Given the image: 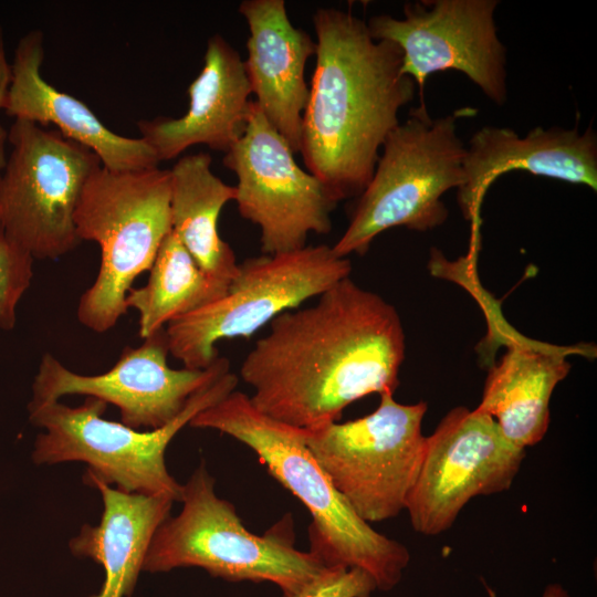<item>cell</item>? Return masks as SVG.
<instances>
[{
	"label": "cell",
	"mask_w": 597,
	"mask_h": 597,
	"mask_svg": "<svg viewBox=\"0 0 597 597\" xmlns=\"http://www.w3.org/2000/svg\"><path fill=\"white\" fill-rule=\"evenodd\" d=\"M404 358L396 308L348 276L315 304L275 317L244 357L240 376L260 412L312 430L337 422L360 398L394 394Z\"/></svg>",
	"instance_id": "1"
},
{
	"label": "cell",
	"mask_w": 597,
	"mask_h": 597,
	"mask_svg": "<svg viewBox=\"0 0 597 597\" xmlns=\"http://www.w3.org/2000/svg\"><path fill=\"white\" fill-rule=\"evenodd\" d=\"M313 24L316 63L298 153L338 203L365 190L416 83L401 72V50L374 40L352 12L320 8Z\"/></svg>",
	"instance_id": "2"
},
{
	"label": "cell",
	"mask_w": 597,
	"mask_h": 597,
	"mask_svg": "<svg viewBox=\"0 0 597 597\" xmlns=\"http://www.w3.org/2000/svg\"><path fill=\"white\" fill-rule=\"evenodd\" d=\"M189 426L226 433L256 453L312 514L311 551L328 566L360 568L383 591L398 585L410 559L407 547L356 514L308 450L304 429L260 412L239 390L198 412Z\"/></svg>",
	"instance_id": "3"
},
{
	"label": "cell",
	"mask_w": 597,
	"mask_h": 597,
	"mask_svg": "<svg viewBox=\"0 0 597 597\" xmlns=\"http://www.w3.org/2000/svg\"><path fill=\"white\" fill-rule=\"evenodd\" d=\"M214 482L202 460L182 484L180 513L156 530L143 570L201 567L229 582L273 583L290 597L328 567L313 551L294 547L290 515L264 535L249 532L235 507L217 496Z\"/></svg>",
	"instance_id": "4"
},
{
	"label": "cell",
	"mask_w": 597,
	"mask_h": 597,
	"mask_svg": "<svg viewBox=\"0 0 597 597\" xmlns=\"http://www.w3.org/2000/svg\"><path fill=\"white\" fill-rule=\"evenodd\" d=\"M170 170L158 167L114 171L102 165L88 177L74 213L77 238L94 241L101 263L81 296L77 318L95 333L113 328L126 314L135 279L149 271L172 230Z\"/></svg>",
	"instance_id": "5"
},
{
	"label": "cell",
	"mask_w": 597,
	"mask_h": 597,
	"mask_svg": "<svg viewBox=\"0 0 597 597\" xmlns=\"http://www.w3.org/2000/svg\"><path fill=\"white\" fill-rule=\"evenodd\" d=\"M474 112L460 108L432 118L425 103L410 109L387 136L350 222L332 247L337 256L365 254L378 234L395 227L428 231L446 221L441 198L463 182L467 149L457 121Z\"/></svg>",
	"instance_id": "6"
},
{
	"label": "cell",
	"mask_w": 597,
	"mask_h": 597,
	"mask_svg": "<svg viewBox=\"0 0 597 597\" xmlns=\"http://www.w3.org/2000/svg\"><path fill=\"white\" fill-rule=\"evenodd\" d=\"M238 377L228 371L191 397L168 425L138 431L123 422L104 419L107 404L86 397L77 407L56 401L29 404L30 421L44 431L32 453L38 464L80 461L86 473L126 493L165 496L181 501L182 484L168 472L165 453L181 428L203 409L235 390Z\"/></svg>",
	"instance_id": "7"
},
{
	"label": "cell",
	"mask_w": 597,
	"mask_h": 597,
	"mask_svg": "<svg viewBox=\"0 0 597 597\" xmlns=\"http://www.w3.org/2000/svg\"><path fill=\"white\" fill-rule=\"evenodd\" d=\"M350 272V261L326 244L249 258L222 297L166 325L169 353L185 368L206 369L218 357L217 342L251 336Z\"/></svg>",
	"instance_id": "8"
},
{
	"label": "cell",
	"mask_w": 597,
	"mask_h": 597,
	"mask_svg": "<svg viewBox=\"0 0 597 597\" xmlns=\"http://www.w3.org/2000/svg\"><path fill=\"white\" fill-rule=\"evenodd\" d=\"M426 411L423 401L402 405L383 392L365 417L304 430L314 459L365 522L386 521L406 509L425 452Z\"/></svg>",
	"instance_id": "9"
},
{
	"label": "cell",
	"mask_w": 597,
	"mask_h": 597,
	"mask_svg": "<svg viewBox=\"0 0 597 597\" xmlns=\"http://www.w3.org/2000/svg\"><path fill=\"white\" fill-rule=\"evenodd\" d=\"M0 175V224L33 259H59L80 243L74 213L102 164L90 148L36 123L14 119Z\"/></svg>",
	"instance_id": "10"
},
{
	"label": "cell",
	"mask_w": 597,
	"mask_h": 597,
	"mask_svg": "<svg viewBox=\"0 0 597 597\" xmlns=\"http://www.w3.org/2000/svg\"><path fill=\"white\" fill-rule=\"evenodd\" d=\"M222 163L237 176L234 201L241 217L259 227L263 254L301 249L310 233L331 231L337 202L318 178L297 165L287 142L254 101L242 137Z\"/></svg>",
	"instance_id": "11"
},
{
	"label": "cell",
	"mask_w": 597,
	"mask_h": 597,
	"mask_svg": "<svg viewBox=\"0 0 597 597\" xmlns=\"http://www.w3.org/2000/svg\"><path fill=\"white\" fill-rule=\"evenodd\" d=\"M496 0H434L404 4V18L377 14L367 28L376 41L395 43L402 52L401 72L419 87L439 71L455 70L496 105L507 98L506 49L494 20Z\"/></svg>",
	"instance_id": "12"
},
{
	"label": "cell",
	"mask_w": 597,
	"mask_h": 597,
	"mask_svg": "<svg viewBox=\"0 0 597 597\" xmlns=\"http://www.w3.org/2000/svg\"><path fill=\"white\" fill-rule=\"evenodd\" d=\"M525 458L489 415L457 407L426 437L421 465L406 509L413 530L438 535L479 495L507 490Z\"/></svg>",
	"instance_id": "13"
},
{
	"label": "cell",
	"mask_w": 597,
	"mask_h": 597,
	"mask_svg": "<svg viewBox=\"0 0 597 597\" xmlns=\"http://www.w3.org/2000/svg\"><path fill=\"white\" fill-rule=\"evenodd\" d=\"M165 328L123 349L116 364L101 375L70 370L45 353L32 385V400L56 401L84 395L116 406L122 422L133 429H158L181 413L193 395L230 371V362L217 357L206 369H172Z\"/></svg>",
	"instance_id": "14"
},
{
	"label": "cell",
	"mask_w": 597,
	"mask_h": 597,
	"mask_svg": "<svg viewBox=\"0 0 597 597\" xmlns=\"http://www.w3.org/2000/svg\"><path fill=\"white\" fill-rule=\"evenodd\" d=\"M465 149L458 203L468 220H478L491 184L512 170L597 189V135L591 127L579 133L577 127L537 126L521 137L509 127L484 126Z\"/></svg>",
	"instance_id": "15"
},
{
	"label": "cell",
	"mask_w": 597,
	"mask_h": 597,
	"mask_svg": "<svg viewBox=\"0 0 597 597\" xmlns=\"http://www.w3.org/2000/svg\"><path fill=\"white\" fill-rule=\"evenodd\" d=\"M189 107L178 118L137 122L140 138L159 161L202 144L227 153L243 135L251 87L240 53L221 35L208 39L203 67L188 87Z\"/></svg>",
	"instance_id": "16"
},
{
	"label": "cell",
	"mask_w": 597,
	"mask_h": 597,
	"mask_svg": "<svg viewBox=\"0 0 597 597\" xmlns=\"http://www.w3.org/2000/svg\"><path fill=\"white\" fill-rule=\"evenodd\" d=\"M239 12L250 35L243 60L251 93L268 122L298 153L310 88L305 65L316 41L287 17L284 0H244Z\"/></svg>",
	"instance_id": "17"
},
{
	"label": "cell",
	"mask_w": 597,
	"mask_h": 597,
	"mask_svg": "<svg viewBox=\"0 0 597 597\" xmlns=\"http://www.w3.org/2000/svg\"><path fill=\"white\" fill-rule=\"evenodd\" d=\"M44 38L41 30L27 32L18 42L11 62V82L3 111L15 119L59 132L94 151L104 168L114 171L158 167L153 149L139 138L117 135L76 97L44 80L41 66Z\"/></svg>",
	"instance_id": "18"
},
{
	"label": "cell",
	"mask_w": 597,
	"mask_h": 597,
	"mask_svg": "<svg viewBox=\"0 0 597 597\" xmlns=\"http://www.w3.org/2000/svg\"><path fill=\"white\" fill-rule=\"evenodd\" d=\"M83 481L103 500L101 522L84 524L70 543L77 557L91 558L104 568L101 591L91 597H129L159 525L170 516L174 501L165 496L126 493L85 472Z\"/></svg>",
	"instance_id": "19"
},
{
	"label": "cell",
	"mask_w": 597,
	"mask_h": 597,
	"mask_svg": "<svg viewBox=\"0 0 597 597\" xmlns=\"http://www.w3.org/2000/svg\"><path fill=\"white\" fill-rule=\"evenodd\" d=\"M565 348L513 342L488 374L475 410L491 416L519 448L538 443L549 426L553 390L570 369Z\"/></svg>",
	"instance_id": "20"
},
{
	"label": "cell",
	"mask_w": 597,
	"mask_h": 597,
	"mask_svg": "<svg viewBox=\"0 0 597 597\" xmlns=\"http://www.w3.org/2000/svg\"><path fill=\"white\" fill-rule=\"evenodd\" d=\"M211 163L201 151L182 156L170 169L171 228L203 272L230 284L239 263L218 221L226 203L234 201L235 187L217 177Z\"/></svg>",
	"instance_id": "21"
},
{
	"label": "cell",
	"mask_w": 597,
	"mask_h": 597,
	"mask_svg": "<svg viewBox=\"0 0 597 597\" xmlns=\"http://www.w3.org/2000/svg\"><path fill=\"white\" fill-rule=\"evenodd\" d=\"M228 287L199 268L171 230L158 249L148 282L128 291L125 306L138 312V333L146 338L171 321L222 297Z\"/></svg>",
	"instance_id": "22"
},
{
	"label": "cell",
	"mask_w": 597,
	"mask_h": 597,
	"mask_svg": "<svg viewBox=\"0 0 597 597\" xmlns=\"http://www.w3.org/2000/svg\"><path fill=\"white\" fill-rule=\"evenodd\" d=\"M33 258L0 224V328L11 331L17 306L33 279Z\"/></svg>",
	"instance_id": "23"
},
{
	"label": "cell",
	"mask_w": 597,
	"mask_h": 597,
	"mask_svg": "<svg viewBox=\"0 0 597 597\" xmlns=\"http://www.w3.org/2000/svg\"><path fill=\"white\" fill-rule=\"evenodd\" d=\"M376 589L374 578L365 570L335 565L290 597H370Z\"/></svg>",
	"instance_id": "24"
},
{
	"label": "cell",
	"mask_w": 597,
	"mask_h": 597,
	"mask_svg": "<svg viewBox=\"0 0 597 597\" xmlns=\"http://www.w3.org/2000/svg\"><path fill=\"white\" fill-rule=\"evenodd\" d=\"M11 82V63L8 60L3 30L0 24V109L4 108Z\"/></svg>",
	"instance_id": "25"
},
{
	"label": "cell",
	"mask_w": 597,
	"mask_h": 597,
	"mask_svg": "<svg viewBox=\"0 0 597 597\" xmlns=\"http://www.w3.org/2000/svg\"><path fill=\"white\" fill-rule=\"evenodd\" d=\"M490 597H496L495 593L488 588ZM541 597H572L569 593L558 583L549 584L545 587Z\"/></svg>",
	"instance_id": "26"
},
{
	"label": "cell",
	"mask_w": 597,
	"mask_h": 597,
	"mask_svg": "<svg viewBox=\"0 0 597 597\" xmlns=\"http://www.w3.org/2000/svg\"><path fill=\"white\" fill-rule=\"evenodd\" d=\"M8 143V130L0 125V175L6 166V146Z\"/></svg>",
	"instance_id": "27"
}]
</instances>
